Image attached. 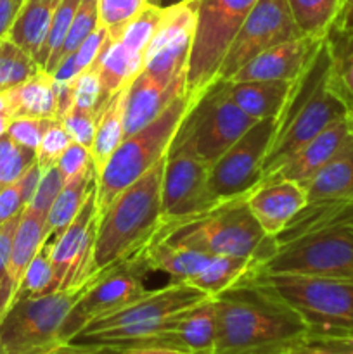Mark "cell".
I'll return each instance as SVG.
<instances>
[{"label": "cell", "mask_w": 353, "mask_h": 354, "mask_svg": "<svg viewBox=\"0 0 353 354\" xmlns=\"http://www.w3.org/2000/svg\"><path fill=\"white\" fill-rule=\"evenodd\" d=\"M0 114H3V116H9V114H7L6 92H0Z\"/></svg>", "instance_id": "91938a15"}, {"label": "cell", "mask_w": 353, "mask_h": 354, "mask_svg": "<svg viewBox=\"0 0 353 354\" xmlns=\"http://www.w3.org/2000/svg\"><path fill=\"white\" fill-rule=\"evenodd\" d=\"M258 0H199L192 50L187 62L185 95L194 100L213 80L230 41Z\"/></svg>", "instance_id": "8fae6325"}, {"label": "cell", "mask_w": 353, "mask_h": 354, "mask_svg": "<svg viewBox=\"0 0 353 354\" xmlns=\"http://www.w3.org/2000/svg\"><path fill=\"white\" fill-rule=\"evenodd\" d=\"M329 52V82L353 114V30L332 26L325 37Z\"/></svg>", "instance_id": "4dcf8cb0"}, {"label": "cell", "mask_w": 353, "mask_h": 354, "mask_svg": "<svg viewBox=\"0 0 353 354\" xmlns=\"http://www.w3.org/2000/svg\"><path fill=\"white\" fill-rule=\"evenodd\" d=\"M73 92V100H75V106L80 109L87 111H97L104 106L106 102V97H104L102 85H100L99 73L97 69L89 68L85 71H82L80 75H76L75 78L69 82Z\"/></svg>", "instance_id": "b9f144b4"}, {"label": "cell", "mask_w": 353, "mask_h": 354, "mask_svg": "<svg viewBox=\"0 0 353 354\" xmlns=\"http://www.w3.org/2000/svg\"><path fill=\"white\" fill-rule=\"evenodd\" d=\"M61 0H26L10 28V41L37 61Z\"/></svg>", "instance_id": "83f0119b"}, {"label": "cell", "mask_w": 353, "mask_h": 354, "mask_svg": "<svg viewBox=\"0 0 353 354\" xmlns=\"http://www.w3.org/2000/svg\"><path fill=\"white\" fill-rule=\"evenodd\" d=\"M147 6L149 0H99V24L118 40L125 26Z\"/></svg>", "instance_id": "60d3db41"}, {"label": "cell", "mask_w": 353, "mask_h": 354, "mask_svg": "<svg viewBox=\"0 0 353 354\" xmlns=\"http://www.w3.org/2000/svg\"><path fill=\"white\" fill-rule=\"evenodd\" d=\"M255 266L253 258H239V256H215L210 265L194 277L189 286L203 290L210 297L218 296L241 280L249 270Z\"/></svg>", "instance_id": "d6a6232c"}, {"label": "cell", "mask_w": 353, "mask_h": 354, "mask_svg": "<svg viewBox=\"0 0 353 354\" xmlns=\"http://www.w3.org/2000/svg\"><path fill=\"white\" fill-rule=\"evenodd\" d=\"M275 127V118L256 121L210 166L208 192L215 204L246 197L258 189Z\"/></svg>", "instance_id": "4fadbf2b"}, {"label": "cell", "mask_w": 353, "mask_h": 354, "mask_svg": "<svg viewBox=\"0 0 353 354\" xmlns=\"http://www.w3.org/2000/svg\"><path fill=\"white\" fill-rule=\"evenodd\" d=\"M62 185H64V178L59 173L57 166H52V168L45 169L44 175H42L40 183H38V189L35 192L33 199H31L30 206L31 209L38 211V213L47 214L51 206L54 204L55 197L61 192Z\"/></svg>", "instance_id": "681fc988"}, {"label": "cell", "mask_w": 353, "mask_h": 354, "mask_svg": "<svg viewBox=\"0 0 353 354\" xmlns=\"http://www.w3.org/2000/svg\"><path fill=\"white\" fill-rule=\"evenodd\" d=\"M55 290H59V282L57 277H55L54 266H52L51 241L47 239L33 258V261L28 266L26 273H24L19 287H17L14 301L40 297L45 296V294L55 292Z\"/></svg>", "instance_id": "e575fe53"}, {"label": "cell", "mask_w": 353, "mask_h": 354, "mask_svg": "<svg viewBox=\"0 0 353 354\" xmlns=\"http://www.w3.org/2000/svg\"><path fill=\"white\" fill-rule=\"evenodd\" d=\"M99 225L97 189L90 194L75 220L51 241V259L59 290L80 287L99 273L96 266V235Z\"/></svg>", "instance_id": "9a60e30c"}, {"label": "cell", "mask_w": 353, "mask_h": 354, "mask_svg": "<svg viewBox=\"0 0 353 354\" xmlns=\"http://www.w3.org/2000/svg\"><path fill=\"white\" fill-rule=\"evenodd\" d=\"M308 203L318 201H348L353 203V130L339 151L315 173L301 183Z\"/></svg>", "instance_id": "603a6c76"}, {"label": "cell", "mask_w": 353, "mask_h": 354, "mask_svg": "<svg viewBox=\"0 0 353 354\" xmlns=\"http://www.w3.org/2000/svg\"><path fill=\"white\" fill-rule=\"evenodd\" d=\"M272 242V254L255 263L256 272L263 275L353 280V203H308Z\"/></svg>", "instance_id": "7a4b0ae2"}, {"label": "cell", "mask_w": 353, "mask_h": 354, "mask_svg": "<svg viewBox=\"0 0 353 354\" xmlns=\"http://www.w3.org/2000/svg\"><path fill=\"white\" fill-rule=\"evenodd\" d=\"M35 161L37 152L21 147L3 135L0 138V189L17 182Z\"/></svg>", "instance_id": "ab89813d"}, {"label": "cell", "mask_w": 353, "mask_h": 354, "mask_svg": "<svg viewBox=\"0 0 353 354\" xmlns=\"http://www.w3.org/2000/svg\"><path fill=\"white\" fill-rule=\"evenodd\" d=\"M42 175H44V169H42L40 165H38V162L35 161L33 165H31L30 168H28L26 171H24L23 175H21V178L17 180V183H19L21 194H23V199H24V204H26V207L30 206L31 199H33L35 192H37L38 183H40V180H42Z\"/></svg>", "instance_id": "f5cc1de1"}, {"label": "cell", "mask_w": 353, "mask_h": 354, "mask_svg": "<svg viewBox=\"0 0 353 354\" xmlns=\"http://www.w3.org/2000/svg\"><path fill=\"white\" fill-rule=\"evenodd\" d=\"M246 199L248 196L179 220H163L154 237L211 256H239L260 263L272 254L273 242L255 220Z\"/></svg>", "instance_id": "277c9868"}, {"label": "cell", "mask_w": 353, "mask_h": 354, "mask_svg": "<svg viewBox=\"0 0 353 354\" xmlns=\"http://www.w3.org/2000/svg\"><path fill=\"white\" fill-rule=\"evenodd\" d=\"M353 130V114L341 118L329 124L324 131L311 138L305 147H301L296 154L291 156L269 180L273 178H286L293 182L303 183L310 176H314L343 145ZM265 180V182H269ZM263 182V183H265Z\"/></svg>", "instance_id": "7402d4cb"}, {"label": "cell", "mask_w": 353, "mask_h": 354, "mask_svg": "<svg viewBox=\"0 0 353 354\" xmlns=\"http://www.w3.org/2000/svg\"><path fill=\"white\" fill-rule=\"evenodd\" d=\"M165 159L118 194L99 214L96 235L97 270L134 256L159 228L163 221Z\"/></svg>", "instance_id": "5b68a950"}, {"label": "cell", "mask_w": 353, "mask_h": 354, "mask_svg": "<svg viewBox=\"0 0 353 354\" xmlns=\"http://www.w3.org/2000/svg\"><path fill=\"white\" fill-rule=\"evenodd\" d=\"M33 57L9 38L0 40V92L21 85L40 71Z\"/></svg>", "instance_id": "d590c367"}, {"label": "cell", "mask_w": 353, "mask_h": 354, "mask_svg": "<svg viewBox=\"0 0 353 354\" xmlns=\"http://www.w3.org/2000/svg\"><path fill=\"white\" fill-rule=\"evenodd\" d=\"M246 203L266 237H275L307 206L308 201L301 183L273 178L253 190Z\"/></svg>", "instance_id": "44dd1931"}, {"label": "cell", "mask_w": 353, "mask_h": 354, "mask_svg": "<svg viewBox=\"0 0 353 354\" xmlns=\"http://www.w3.org/2000/svg\"><path fill=\"white\" fill-rule=\"evenodd\" d=\"M322 41L324 40L300 37L273 45L249 59L232 76L230 82H296L314 61Z\"/></svg>", "instance_id": "d6986e66"}, {"label": "cell", "mask_w": 353, "mask_h": 354, "mask_svg": "<svg viewBox=\"0 0 353 354\" xmlns=\"http://www.w3.org/2000/svg\"><path fill=\"white\" fill-rule=\"evenodd\" d=\"M45 221H47V214L38 213L31 207H24L23 214H21L19 223L14 232L9 258V282L14 290V296H16L17 287H19L30 263L33 261L37 252L48 239Z\"/></svg>", "instance_id": "4316f807"}, {"label": "cell", "mask_w": 353, "mask_h": 354, "mask_svg": "<svg viewBox=\"0 0 353 354\" xmlns=\"http://www.w3.org/2000/svg\"><path fill=\"white\" fill-rule=\"evenodd\" d=\"M59 173L64 178V183L69 180L76 178L80 175H85L87 171L93 168L92 156H90V149L85 145L78 144V142H71L69 147L62 152V156L57 161Z\"/></svg>", "instance_id": "c3c4849f"}, {"label": "cell", "mask_w": 353, "mask_h": 354, "mask_svg": "<svg viewBox=\"0 0 353 354\" xmlns=\"http://www.w3.org/2000/svg\"><path fill=\"white\" fill-rule=\"evenodd\" d=\"M0 354H7L6 351H3V348H2V346H0Z\"/></svg>", "instance_id": "be15d7a7"}, {"label": "cell", "mask_w": 353, "mask_h": 354, "mask_svg": "<svg viewBox=\"0 0 353 354\" xmlns=\"http://www.w3.org/2000/svg\"><path fill=\"white\" fill-rule=\"evenodd\" d=\"M189 104V97H179L147 127L123 138L120 147L114 151L100 175L97 176L99 214L118 194L123 192L128 185L137 182L144 173L166 158L173 135L182 118L185 116Z\"/></svg>", "instance_id": "9c48e42d"}, {"label": "cell", "mask_w": 353, "mask_h": 354, "mask_svg": "<svg viewBox=\"0 0 353 354\" xmlns=\"http://www.w3.org/2000/svg\"><path fill=\"white\" fill-rule=\"evenodd\" d=\"M149 3H152V6H159V0H149Z\"/></svg>", "instance_id": "6125c7cd"}, {"label": "cell", "mask_w": 353, "mask_h": 354, "mask_svg": "<svg viewBox=\"0 0 353 354\" xmlns=\"http://www.w3.org/2000/svg\"><path fill=\"white\" fill-rule=\"evenodd\" d=\"M260 275L280 299L303 318L308 335L353 337L352 279L291 273Z\"/></svg>", "instance_id": "ba28073f"}, {"label": "cell", "mask_w": 353, "mask_h": 354, "mask_svg": "<svg viewBox=\"0 0 353 354\" xmlns=\"http://www.w3.org/2000/svg\"><path fill=\"white\" fill-rule=\"evenodd\" d=\"M123 354H187L175 349L156 348V346H134V348H125Z\"/></svg>", "instance_id": "6f0895ef"}, {"label": "cell", "mask_w": 353, "mask_h": 354, "mask_svg": "<svg viewBox=\"0 0 353 354\" xmlns=\"http://www.w3.org/2000/svg\"><path fill=\"white\" fill-rule=\"evenodd\" d=\"M80 2H82V0H61L57 10H55L51 30H48L44 47H42L40 54H38L37 57V64L40 66L44 71L51 73V75L52 71H54L55 64H57V55L59 52H61L62 45H64L66 37H68L73 17H75V12L76 9H78Z\"/></svg>", "instance_id": "8d00e7d4"}, {"label": "cell", "mask_w": 353, "mask_h": 354, "mask_svg": "<svg viewBox=\"0 0 353 354\" xmlns=\"http://www.w3.org/2000/svg\"><path fill=\"white\" fill-rule=\"evenodd\" d=\"M128 86L121 88L111 95L102 106L97 120L96 135L90 145V156L97 176L107 165L111 156L114 154L125 138V100H127Z\"/></svg>", "instance_id": "f1b7e54d"}, {"label": "cell", "mask_w": 353, "mask_h": 354, "mask_svg": "<svg viewBox=\"0 0 353 354\" xmlns=\"http://www.w3.org/2000/svg\"><path fill=\"white\" fill-rule=\"evenodd\" d=\"M97 189V173L96 169H90L85 175H80L76 178L69 180L62 185L61 192L55 197L54 204L47 213V235L55 237L61 234L69 223L76 218V214L85 206L90 194Z\"/></svg>", "instance_id": "1f68e13d"}, {"label": "cell", "mask_w": 353, "mask_h": 354, "mask_svg": "<svg viewBox=\"0 0 353 354\" xmlns=\"http://www.w3.org/2000/svg\"><path fill=\"white\" fill-rule=\"evenodd\" d=\"M348 114L352 113L329 82V52L324 38L314 61L294 82L286 106L277 118L275 133L263 161L260 185L311 138Z\"/></svg>", "instance_id": "3957f363"}, {"label": "cell", "mask_w": 353, "mask_h": 354, "mask_svg": "<svg viewBox=\"0 0 353 354\" xmlns=\"http://www.w3.org/2000/svg\"><path fill=\"white\" fill-rule=\"evenodd\" d=\"M23 214V213H21ZM21 214L14 216L7 223L0 225V320L14 301V290L9 282V258L12 248V237L19 223Z\"/></svg>", "instance_id": "7bdbcfd3"}, {"label": "cell", "mask_w": 353, "mask_h": 354, "mask_svg": "<svg viewBox=\"0 0 353 354\" xmlns=\"http://www.w3.org/2000/svg\"><path fill=\"white\" fill-rule=\"evenodd\" d=\"M24 207H26V204H24L19 183L14 182L0 189V225L7 223L14 216L23 213Z\"/></svg>", "instance_id": "816d5d0a"}, {"label": "cell", "mask_w": 353, "mask_h": 354, "mask_svg": "<svg viewBox=\"0 0 353 354\" xmlns=\"http://www.w3.org/2000/svg\"><path fill=\"white\" fill-rule=\"evenodd\" d=\"M9 118H48L57 120V83L51 73L40 71L6 92Z\"/></svg>", "instance_id": "484cf974"}, {"label": "cell", "mask_w": 353, "mask_h": 354, "mask_svg": "<svg viewBox=\"0 0 353 354\" xmlns=\"http://www.w3.org/2000/svg\"><path fill=\"white\" fill-rule=\"evenodd\" d=\"M163 16H165V9L159 6H152L149 3L147 7L141 10L130 23L125 26L123 33L118 40L125 45L127 50L137 57L144 59L145 50H147L149 44H151L152 37L158 31L159 24H161Z\"/></svg>", "instance_id": "74e56055"}, {"label": "cell", "mask_w": 353, "mask_h": 354, "mask_svg": "<svg viewBox=\"0 0 353 354\" xmlns=\"http://www.w3.org/2000/svg\"><path fill=\"white\" fill-rule=\"evenodd\" d=\"M9 123H10V118L9 116H3V114H0V138H2L3 135L7 133V128H9Z\"/></svg>", "instance_id": "680465c9"}, {"label": "cell", "mask_w": 353, "mask_h": 354, "mask_svg": "<svg viewBox=\"0 0 353 354\" xmlns=\"http://www.w3.org/2000/svg\"><path fill=\"white\" fill-rule=\"evenodd\" d=\"M24 2L26 0H0V40L7 38Z\"/></svg>", "instance_id": "db71d44e"}, {"label": "cell", "mask_w": 353, "mask_h": 354, "mask_svg": "<svg viewBox=\"0 0 353 354\" xmlns=\"http://www.w3.org/2000/svg\"><path fill=\"white\" fill-rule=\"evenodd\" d=\"M346 2H348V0H343V6H345V3H346ZM341 9H343V7H341Z\"/></svg>", "instance_id": "e7e4bbea"}, {"label": "cell", "mask_w": 353, "mask_h": 354, "mask_svg": "<svg viewBox=\"0 0 353 354\" xmlns=\"http://www.w3.org/2000/svg\"><path fill=\"white\" fill-rule=\"evenodd\" d=\"M210 166L185 147L170 145L163 173V220L203 213L217 204L208 192Z\"/></svg>", "instance_id": "2e32d148"}, {"label": "cell", "mask_w": 353, "mask_h": 354, "mask_svg": "<svg viewBox=\"0 0 353 354\" xmlns=\"http://www.w3.org/2000/svg\"><path fill=\"white\" fill-rule=\"evenodd\" d=\"M97 277V275H96ZM93 277V279H96ZM14 301L0 320V346L7 354H48L61 346L59 332L69 310L92 283Z\"/></svg>", "instance_id": "30bf717a"}, {"label": "cell", "mask_w": 353, "mask_h": 354, "mask_svg": "<svg viewBox=\"0 0 353 354\" xmlns=\"http://www.w3.org/2000/svg\"><path fill=\"white\" fill-rule=\"evenodd\" d=\"M182 2H185V0H159V7L166 9V7H173L176 6V3H182Z\"/></svg>", "instance_id": "94428289"}, {"label": "cell", "mask_w": 353, "mask_h": 354, "mask_svg": "<svg viewBox=\"0 0 353 354\" xmlns=\"http://www.w3.org/2000/svg\"><path fill=\"white\" fill-rule=\"evenodd\" d=\"M48 354H123V349L113 348V346H87L66 342L52 349Z\"/></svg>", "instance_id": "11a10c76"}, {"label": "cell", "mask_w": 353, "mask_h": 354, "mask_svg": "<svg viewBox=\"0 0 353 354\" xmlns=\"http://www.w3.org/2000/svg\"><path fill=\"white\" fill-rule=\"evenodd\" d=\"M332 26L339 28V30H353V0H348L343 6L341 12H339L338 19Z\"/></svg>", "instance_id": "9f6ffc18"}, {"label": "cell", "mask_w": 353, "mask_h": 354, "mask_svg": "<svg viewBox=\"0 0 353 354\" xmlns=\"http://www.w3.org/2000/svg\"><path fill=\"white\" fill-rule=\"evenodd\" d=\"M228 86V80L217 78L190 100L189 109L170 145L189 149L201 161L211 166L239 140L256 121L235 106Z\"/></svg>", "instance_id": "52a82bcc"}, {"label": "cell", "mask_w": 353, "mask_h": 354, "mask_svg": "<svg viewBox=\"0 0 353 354\" xmlns=\"http://www.w3.org/2000/svg\"><path fill=\"white\" fill-rule=\"evenodd\" d=\"M230 82V80H228ZM294 82H230L228 93L235 106L251 120L279 118L287 102Z\"/></svg>", "instance_id": "d4e9b609"}, {"label": "cell", "mask_w": 353, "mask_h": 354, "mask_svg": "<svg viewBox=\"0 0 353 354\" xmlns=\"http://www.w3.org/2000/svg\"><path fill=\"white\" fill-rule=\"evenodd\" d=\"M52 121L54 120H48V118H10L6 135L10 140L16 142L17 145H21V147L37 152V149L40 147L42 138H44L45 130H47Z\"/></svg>", "instance_id": "f6af8a7d"}, {"label": "cell", "mask_w": 353, "mask_h": 354, "mask_svg": "<svg viewBox=\"0 0 353 354\" xmlns=\"http://www.w3.org/2000/svg\"><path fill=\"white\" fill-rule=\"evenodd\" d=\"M217 334L211 354H296L308 328L253 266L213 297Z\"/></svg>", "instance_id": "6da1fadb"}, {"label": "cell", "mask_w": 353, "mask_h": 354, "mask_svg": "<svg viewBox=\"0 0 353 354\" xmlns=\"http://www.w3.org/2000/svg\"><path fill=\"white\" fill-rule=\"evenodd\" d=\"M187 71L180 73L172 82H163L142 69L130 83L125 100V137L137 133L154 121L170 104L185 95Z\"/></svg>", "instance_id": "ffe728a7"}, {"label": "cell", "mask_w": 353, "mask_h": 354, "mask_svg": "<svg viewBox=\"0 0 353 354\" xmlns=\"http://www.w3.org/2000/svg\"><path fill=\"white\" fill-rule=\"evenodd\" d=\"M100 109H102V107H100ZM100 109L87 111L73 106L59 121L64 124L68 133L71 135L73 142H78V144L90 149V145H92L93 142V135H96V127L97 120H99Z\"/></svg>", "instance_id": "bcb514c9"}, {"label": "cell", "mask_w": 353, "mask_h": 354, "mask_svg": "<svg viewBox=\"0 0 353 354\" xmlns=\"http://www.w3.org/2000/svg\"><path fill=\"white\" fill-rule=\"evenodd\" d=\"M97 28H99V0H82L78 9H76L75 17H73L64 45L57 55V64L64 57L71 55ZM57 64H55V68H57Z\"/></svg>", "instance_id": "f35d334b"}, {"label": "cell", "mask_w": 353, "mask_h": 354, "mask_svg": "<svg viewBox=\"0 0 353 354\" xmlns=\"http://www.w3.org/2000/svg\"><path fill=\"white\" fill-rule=\"evenodd\" d=\"M300 37L289 0H258L228 45L217 78L230 80L260 52Z\"/></svg>", "instance_id": "5bb4252c"}, {"label": "cell", "mask_w": 353, "mask_h": 354, "mask_svg": "<svg viewBox=\"0 0 353 354\" xmlns=\"http://www.w3.org/2000/svg\"><path fill=\"white\" fill-rule=\"evenodd\" d=\"M217 334V310L213 297L173 315L158 330L135 346H156L187 354H211ZM134 348V346H130Z\"/></svg>", "instance_id": "ac0fdd59"}, {"label": "cell", "mask_w": 353, "mask_h": 354, "mask_svg": "<svg viewBox=\"0 0 353 354\" xmlns=\"http://www.w3.org/2000/svg\"><path fill=\"white\" fill-rule=\"evenodd\" d=\"M151 272L144 258V248L130 258L99 270L93 282L76 299L62 322L59 341H71L90 322L109 315L147 292L145 277Z\"/></svg>", "instance_id": "7c38bea8"}, {"label": "cell", "mask_w": 353, "mask_h": 354, "mask_svg": "<svg viewBox=\"0 0 353 354\" xmlns=\"http://www.w3.org/2000/svg\"><path fill=\"white\" fill-rule=\"evenodd\" d=\"M199 0H185L166 7L158 31L144 54V69L163 82L187 71L197 24Z\"/></svg>", "instance_id": "e0dca14e"}, {"label": "cell", "mask_w": 353, "mask_h": 354, "mask_svg": "<svg viewBox=\"0 0 353 354\" xmlns=\"http://www.w3.org/2000/svg\"><path fill=\"white\" fill-rule=\"evenodd\" d=\"M296 354H353V337L307 335Z\"/></svg>", "instance_id": "f907efd6"}, {"label": "cell", "mask_w": 353, "mask_h": 354, "mask_svg": "<svg viewBox=\"0 0 353 354\" xmlns=\"http://www.w3.org/2000/svg\"><path fill=\"white\" fill-rule=\"evenodd\" d=\"M208 297V294L189 283L170 282L166 287L147 290L134 303L90 322L69 342L130 348L154 334L173 315L196 306Z\"/></svg>", "instance_id": "8992f818"}, {"label": "cell", "mask_w": 353, "mask_h": 354, "mask_svg": "<svg viewBox=\"0 0 353 354\" xmlns=\"http://www.w3.org/2000/svg\"><path fill=\"white\" fill-rule=\"evenodd\" d=\"M111 40H114V38L111 37L109 31L99 24V28L89 38H85V41L71 55H68L73 69H75V75H80L85 69L92 68L96 64L97 57L102 54V50L109 45Z\"/></svg>", "instance_id": "7dc6e473"}, {"label": "cell", "mask_w": 353, "mask_h": 354, "mask_svg": "<svg viewBox=\"0 0 353 354\" xmlns=\"http://www.w3.org/2000/svg\"><path fill=\"white\" fill-rule=\"evenodd\" d=\"M144 258L151 272L166 273L170 282L189 283L210 265L215 256L170 244L152 235L151 241L144 245Z\"/></svg>", "instance_id": "cb8c5ba5"}, {"label": "cell", "mask_w": 353, "mask_h": 354, "mask_svg": "<svg viewBox=\"0 0 353 354\" xmlns=\"http://www.w3.org/2000/svg\"><path fill=\"white\" fill-rule=\"evenodd\" d=\"M289 7L303 37L324 40L341 12L343 0H289Z\"/></svg>", "instance_id": "836d02e7"}, {"label": "cell", "mask_w": 353, "mask_h": 354, "mask_svg": "<svg viewBox=\"0 0 353 354\" xmlns=\"http://www.w3.org/2000/svg\"><path fill=\"white\" fill-rule=\"evenodd\" d=\"M71 142L73 138L64 128V124L57 120L52 121L47 130H45L40 147L37 149V162L40 165V168L45 171V169L57 165L59 158L69 147Z\"/></svg>", "instance_id": "ee69618b"}, {"label": "cell", "mask_w": 353, "mask_h": 354, "mask_svg": "<svg viewBox=\"0 0 353 354\" xmlns=\"http://www.w3.org/2000/svg\"><path fill=\"white\" fill-rule=\"evenodd\" d=\"M93 68L99 73L104 97L109 99L121 88L130 86V83L141 75L144 69V59L127 50L120 40H111L97 57Z\"/></svg>", "instance_id": "f546056e"}]
</instances>
